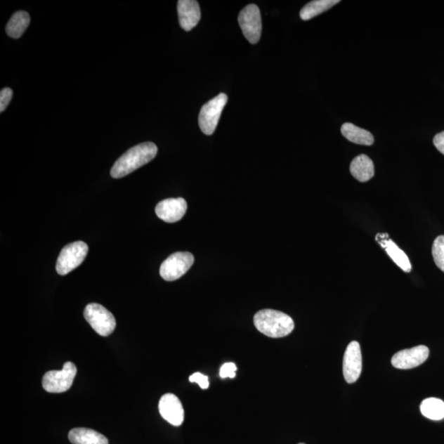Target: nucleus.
I'll list each match as a JSON object with an SVG mask.
<instances>
[{"mask_svg": "<svg viewBox=\"0 0 444 444\" xmlns=\"http://www.w3.org/2000/svg\"><path fill=\"white\" fill-rule=\"evenodd\" d=\"M177 11L180 25L186 32L191 31L200 21V7L195 0H180Z\"/></svg>", "mask_w": 444, "mask_h": 444, "instance_id": "ddd939ff", "label": "nucleus"}, {"mask_svg": "<svg viewBox=\"0 0 444 444\" xmlns=\"http://www.w3.org/2000/svg\"><path fill=\"white\" fill-rule=\"evenodd\" d=\"M13 91L11 89H4L0 91V112H4L6 110L13 98Z\"/></svg>", "mask_w": 444, "mask_h": 444, "instance_id": "4be33fe9", "label": "nucleus"}, {"mask_svg": "<svg viewBox=\"0 0 444 444\" xmlns=\"http://www.w3.org/2000/svg\"><path fill=\"white\" fill-rule=\"evenodd\" d=\"M228 100V96L221 93L202 106L199 117L200 127L202 133L211 135L215 132Z\"/></svg>", "mask_w": 444, "mask_h": 444, "instance_id": "423d86ee", "label": "nucleus"}, {"mask_svg": "<svg viewBox=\"0 0 444 444\" xmlns=\"http://www.w3.org/2000/svg\"><path fill=\"white\" fill-rule=\"evenodd\" d=\"M69 439L72 444H109L103 434L86 428L72 429L69 433Z\"/></svg>", "mask_w": 444, "mask_h": 444, "instance_id": "dca6fc26", "label": "nucleus"}, {"mask_svg": "<svg viewBox=\"0 0 444 444\" xmlns=\"http://www.w3.org/2000/svg\"><path fill=\"white\" fill-rule=\"evenodd\" d=\"M89 253V246L83 241H76L63 248L58 258L56 271L61 276H65L84 261Z\"/></svg>", "mask_w": 444, "mask_h": 444, "instance_id": "7ed1b4c3", "label": "nucleus"}, {"mask_svg": "<svg viewBox=\"0 0 444 444\" xmlns=\"http://www.w3.org/2000/svg\"><path fill=\"white\" fill-rule=\"evenodd\" d=\"M190 381L191 383H197L202 389H207L209 387V377L199 372L192 374Z\"/></svg>", "mask_w": 444, "mask_h": 444, "instance_id": "b1692460", "label": "nucleus"}, {"mask_svg": "<svg viewBox=\"0 0 444 444\" xmlns=\"http://www.w3.org/2000/svg\"><path fill=\"white\" fill-rule=\"evenodd\" d=\"M341 132L351 143L370 146L374 142L372 133L365 129L357 127L353 124H344L341 126Z\"/></svg>", "mask_w": 444, "mask_h": 444, "instance_id": "f3484780", "label": "nucleus"}, {"mask_svg": "<svg viewBox=\"0 0 444 444\" xmlns=\"http://www.w3.org/2000/svg\"><path fill=\"white\" fill-rule=\"evenodd\" d=\"M241 30L251 44H257L262 34V18L259 8L255 4L246 6L239 14Z\"/></svg>", "mask_w": 444, "mask_h": 444, "instance_id": "0eeeda50", "label": "nucleus"}, {"mask_svg": "<svg viewBox=\"0 0 444 444\" xmlns=\"http://www.w3.org/2000/svg\"><path fill=\"white\" fill-rule=\"evenodd\" d=\"M434 146L444 155V131L439 133L433 138Z\"/></svg>", "mask_w": 444, "mask_h": 444, "instance_id": "393cba45", "label": "nucleus"}, {"mask_svg": "<svg viewBox=\"0 0 444 444\" xmlns=\"http://www.w3.org/2000/svg\"><path fill=\"white\" fill-rule=\"evenodd\" d=\"M254 322L260 332L272 339L287 337L291 334L294 328L292 318L287 313L268 308L256 313Z\"/></svg>", "mask_w": 444, "mask_h": 444, "instance_id": "f03ea898", "label": "nucleus"}, {"mask_svg": "<svg viewBox=\"0 0 444 444\" xmlns=\"http://www.w3.org/2000/svg\"><path fill=\"white\" fill-rule=\"evenodd\" d=\"M77 367L72 362H66L63 370L46 373L42 379L43 388L48 393H62L70 390L77 374Z\"/></svg>", "mask_w": 444, "mask_h": 444, "instance_id": "20e7f679", "label": "nucleus"}, {"mask_svg": "<svg viewBox=\"0 0 444 444\" xmlns=\"http://www.w3.org/2000/svg\"><path fill=\"white\" fill-rule=\"evenodd\" d=\"M158 152L157 145L152 142L140 143L123 154L114 164L110 176L115 178H123L138 168L146 165L155 158Z\"/></svg>", "mask_w": 444, "mask_h": 444, "instance_id": "f257e3e1", "label": "nucleus"}, {"mask_svg": "<svg viewBox=\"0 0 444 444\" xmlns=\"http://www.w3.org/2000/svg\"><path fill=\"white\" fill-rule=\"evenodd\" d=\"M388 239V235L387 234H378L377 237H376V240L382 246L389 257L399 268H402L405 273L411 272L412 264L410 263L407 255L393 240Z\"/></svg>", "mask_w": 444, "mask_h": 444, "instance_id": "4468645a", "label": "nucleus"}, {"mask_svg": "<svg viewBox=\"0 0 444 444\" xmlns=\"http://www.w3.org/2000/svg\"><path fill=\"white\" fill-rule=\"evenodd\" d=\"M159 412L168 423L174 426H180L185 419V411L183 405L176 395L166 393L162 396L159 402Z\"/></svg>", "mask_w": 444, "mask_h": 444, "instance_id": "9b49d317", "label": "nucleus"}, {"mask_svg": "<svg viewBox=\"0 0 444 444\" xmlns=\"http://www.w3.org/2000/svg\"><path fill=\"white\" fill-rule=\"evenodd\" d=\"M362 372V355L358 341L347 346L344 358V374L347 384H354Z\"/></svg>", "mask_w": 444, "mask_h": 444, "instance_id": "9d476101", "label": "nucleus"}, {"mask_svg": "<svg viewBox=\"0 0 444 444\" xmlns=\"http://www.w3.org/2000/svg\"><path fill=\"white\" fill-rule=\"evenodd\" d=\"M340 3L339 0H315L306 4L300 13L301 18L303 21L311 20V19L325 13L337 4Z\"/></svg>", "mask_w": 444, "mask_h": 444, "instance_id": "6ab92c4d", "label": "nucleus"}, {"mask_svg": "<svg viewBox=\"0 0 444 444\" xmlns=\"http://www.w3.org/2000/svg\"><path fill=\"white\" fill-rule=\"evenodd\" d=\"M194 262V256L190 253L173 254L162 263L160 268L161 277L167 282L176 281L189 271Z\"/></svg>", "mask_w": 444, "mask_h": 444, "instance_id": "6e6552de", "label": "nucleus"}, {"mask_svg": "<svg viewBox=\"0 0 444 444\" xmlns=\"http://www.w3.org/2000/svg\"><path fill=\"white\" fill-rule=\"evenodd\" d=\"M429 351L426 346H414L411 349H405L396 353L392 358L394 368L410 370L416 368L428 359Z\"/></svg>", "mask_w": 444, "mask_h": 444, "instance_id": "1a4fd4ad", "label": "nucleus"}, {"mask_svg": "<svg viewBox=\"0 0 444 444\" xmlns=\"http://www.w3.org/2000/svg\"><path fill=\"white\" fill-rule=\"evenodd\" d=\"M299 444H306V443H299Z\"/></svg>", "mask_w": 444, "mask_h": 444, "instance_id": "a878e982", "label": "nucleus"}, {"mask_svg": "<svg viewBox=\"0 0 444 444\" xmlns=\"http://www.w3.org/2000/svg\"><path fill=\"white\" fill-rule=\"evenodd\" d=\"M421 412L428 419L440 421L444 418V403L434 398L424 399L421 404Z\"/></svg>", "mask_w": 444, "mask_h": 444, "instance_id": "aec40b11", "label": "nucleus"}, {"mask_svg": "<svg viewBox=\"0 0 444 444\" xmlns=\"http://www.w3.org/2000/svg\"><path fill=\"white\" fill-rule=\"evenodd\" d=\"M432 254L434 263L444 273V235H439L433 241Z\"/></svg>", "mask_w": 444, "mask_h": 444, "instance_id": "412c9836", "label": "nucleus"}, {"mask_svg": "<svg viewBox=\"0 0 444 444\" xmlns=\"http://www.w3.org/2000/svg\"><path fill=\"white\" fill-rule=\"evenodd\" d=\"M352 176L360 182H367L374 176V166L372 160L364 154L356 157L350 166Z\"/></svg>", "mask_w": 444, "mask_h": 444, "instance_id": "2eb2a0df", "label": "nucleus"}, {"mask_svg": "<svg viewBox=\"0 0 444 444\" xmlns=\"http://www.w3.org/2000/svg\"><path fill=\"white\" fill-rule=\"evenodd\" d=\"M84 318L93 330L101 337L110 336L117 327V321L112 313L99 303H91L86 306Z\"/></svg>", "mask_w": 444, "mask_h": 444, "instance_id": "39448f33", "label": "nucleus"}, {"mask_svg": "<svg viewBox=\"0 0 444 444\" xmlns=\"http://www.w3.org/2000/svg\"><path fill=\"white\" fill-rule=\"evenodd\" d=\"M237 370V367L234 363H226L221 366L220 370V377L221 379L230 378L233 379L235 377V372Z\"/></svg>", "mask_w": 444, "mask_h": 444, "instance_id": "5701e85b", "label": "nucleus"}, {"mask_svg": "<svg viewBox=\"0 0 444 444\" xmlns=\"http://www.w3.org/2000/svg\"><path fill=\"white\" fill-rule=\"evenodd\" d=\"M186 211L187 202L182 197L163 200L156 207L157 216L168 223H174L181 220Z\"/></svg>", "mask_w": 444, "mask_h": 444, "instance_id": "f8f14e48", "label": "nucleus"}, {"mask_svg": "<svg viewBox=\"0 0 444 444\" xmlns=\"http://www.w3.org/2000/svg\"><path fill=\"white\" fill-rule=\"evenodd\" d=\"M31 18L25 11H18L13 14L6 26V32L8 37L13 39H18L30 24Z\"/></svg>", "mask_w": 444, "mask_h": 444, "instance_id": "a211bd4d", "label": "nucleus"}]
</instances>
